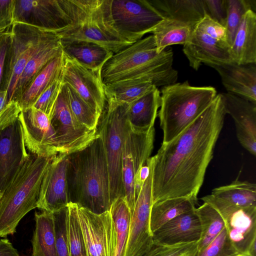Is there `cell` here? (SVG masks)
I'll return each mask as SVG.
<instances>
[{
	"label": "cell",
	"mask_w": 256,
	"mask_h": 256,
	"mask_svg": "<svg viewBox=\"0 0 256 256\" xmlns=\"http://www.w3.org/2000/svg\"><path fill=\"white\" fill-rule=\"evenodd\" d=\"M195 256H242L230 241L224 228L208 246L198 250Z\"/></svg>",
	"instance_id": "cell-40"
},
{
	"label": "cell",
	"mask_w": 256,
	"mask_h": 256,
	"mask_svg": "<svg viewBox=\"0 0 256 256\" xmlns=\"http://www.w3.org/2000/svg\"><path fill=\"white\" fill-rule=\"evenodd\" d=\"M161 104L160 92L154 87L142 96L128 104L127 120L131 128L146 131L154 127Z\"/></svg>",
	"instance_id": "cell-27"
},
{
	"label": "cell",
	"mask_w": 256,
	"mask_h": 256,
	"mask_svg": "<svg viewBox=\"0 0 256 256\" xmlns=\"http://www.w3.org/2000/svg\"><path fill=\"white\" fill-rule=\"evenodd\" d=\"M64 54L52 60L36 75L22 94L16 100L22 111L32 107L44 90L62 74Z\"/></svg>",
	"instance_id": "cell-29"
},
{
	"label": "cell",
	"mask_w": 256,
	"mask_h": 256,
	"mask_svg": "<svg viewBox=\"0 0 256 256\" xmlns=\"http://www.w3.org/2000/svg\"><path fill=\"white\" fill-rule=\"evenodd\" d=\"M34 220L30 256H57L54 214L45 210L36 212Z\"/></svg>",
	"instance_id": "cell-30"
},
{
	"label": "cell",
	"mask_w": 256,
	"mask_h": 256,
	"mask_svg": "<svg viewBox=\"0 0 256 256\" xmlns=\"http://www.w3.org/2000/svg\"><path fill=\"white\" fill-rule=\"evenodd\" d=\"M198 242L165 246L156 256H195Z\"/></svg>",
	"instance_id": "cell-46"
},
{
	"label": "cell",
	"mask_w": 256,
	"mask_h": 256,
	"mask_svg": "<svg viewBox=\"0 0 256 256\" xmlns=\"http://www.w3.org/2000/svg\"><path fill=\"white\" fill-rule=\"evenodd\" d=\"M217 92L214 88L194 86L188 81L164 86L158 116L167 143L180 134L208 106Z\"/></svg>",
	"instance_id": "cell-5"
},
{
	"label": "cell",
	"mask_w": 256,
	"mask_h": 256,
	"mask_svg": "<svg viewBox=\"0 0 256 256\" xmlns=\"http://www.w3.org/2000/svg\"><path fill=\"white\" fill-rule=\"evenodd\" d=\"M64 54V83L70 86L100 116L106 102L101 71L88 70Z\"/></svg>",
	"instance_id": "cell-16"
},
{
	"label": "cell",
	"mask_w": 256,
	"mask_h": 256,
	"mask_svg": "<svg viewBox=\"0 0 256 256\" xmlns=\"http://www.w3.org/2000/svg\"><path fill=\"white\" fill-rule=\"evenodd\" d=\"M194 26L212 38L228 46L225 27L213 20L206 14Z\"/></svg>",
	"instance_id": "cell-43"
},
{
	"label": "cell",
	"mask_w": 256,
	"mask_h": 256,
	"mask_svg": "<svg viewBox=\"0 0 256 256\" xmlns=\"http://www.w3.org/2000/svg\"><path fill=\"white\" fill-rule=\"evenodd\" d=\"M10 37L4 76L0 90H6L8 103L27 63L50 34L36 26L14 22Z\"/></svg>",
	"instance_id": "cell-9"
},
{
	"label": "cell",
	"mask_w": 256,
	"mask_h": 256,
	"mask_svg": "<svg viewBox=\"0 0 256 256\" xmlns=\"http://www.w3.org/2000/svg\"><path fill=\"white\" fill-rule=\"evenodd\" d=\"M226 114L220 94L154 156L152 204L166 199L198 198Z\"/></svg>",
	"instance_id": "cell-1"
},
{
	"label": "cell",
	"mask_w": 256,
	"mask_h": 256,
	"mask_svg": "<svg viewBox=\"0 0 256 256\" xmlns=\"http://www.w3.org/2000/svg\"><path fill=\"white\" fill-rule=\"evenodd\" d=\"M164 18L188 24L193 27L206 14L204 0H148Z\"/></svg>",
	"instance_id": "cell-28"
},
{
	"label": "cell",
	"mask_w": 256,
	"mask_h": 256,
	"mask_svg": "<svg viewBox=\"0 0 256 256\" xmlns=\"http://www.w3.org/2000/svg\"><path fill=\"white\" fill-rule=\"evenodd\" d=\"M206 14L213 20L225 26L226 0H204Z\"/></svg>",
	"instance_id": "cell-44"
},
{
	"label": "cell",
	"mask_w": 256,
	"mask_h": 256,
	"mask_svg": "<svg viewBox=\"0 0 256 256\" xmlns=\"http://www.w3.org/2000/svg\"><path fill=\"white\" fill-rule=\"evenodd\" d=\"M78 215L87 256H115V229L110 210L95 214L78 205Z\"/></svg>",
	"instance_id": "cell-14"
},
{
	"label": "cell",
	"mask_w": 256,
	"mask_h": 256,
	"mask_svg": "<svg viewBox=\"0 0 256 256\" xmlns=\"http://www.w3.org/2000/svg\"><path fill=\"white\" fill-rule=\"evenodd\" d=\"M10 30L0 34V88L2 86L5 63L10 44Z\"/></svg>",
	"instance_id": "cell-47"
},
{
	"label": "cell",
	"mask_w": 256,
	"mask_h": 256,
	"mask_svg": "<svg viewBox=\"0 0 256 256\" xmlns=\"http://www.w3.org/2000/svg\"><path fill=\"white\" fill-rule=\"evenodd\" d=\"M154 156L150 157V172L136 198L131 213L124 256H142L154 244L150 220L152 204Z\"/></svg>",
	"instance_id": "cell-13"
},
{
	"label": "cell",
	"mask_w": 256,
	"mask_h": 256,
	"mask_svg": "<svg viewBox=\"0 0 256 256\" xmlns=\"http://www.w3.org/2000/svg\"><path fill=\"white\" fill-rule=\"evenodd\" d=\"M29 156L22 126L18 118L0 128V190L2 193Z\"/></svg>",
	"instance_id": "cell-18"
},
{
	"label": "cell",
	"mask_w": 256,
	"mask_h": 256,
	"mask_svg": "<svg viewBox=\"0 0 256 256\" xmlns=\"http://www.w3.org/2000/svg\"><path fill=\"white\" fill-rule=\"evenodd\" d=\"M154 138V127L146 131L135 130L131 128L127 120L122 154V178L124 196L131 212L136 200L134 176L150 158Z\"/></svg>",
	"instance_id": "cell-11"
},
{
	"label": "cell",
	"mask_w": 256,
	"mask_h": 256,
	"mask_svg": "<svg viewBox=\"0 0 256 256\" xmlns=\"http://www.w3.org/2000/svg\"><path fill=\"white\" fill-rule=\"evenodd\" d=\"M66 226L70 256H87L76 204L70 202L66 207Z\"/></svg>",
	"instance_id": "cell-39"
},
{
	"label": "cell",
	"mask_w": 256,
	"mask_h": 256,
	"mask_svg": "<svg viewBox=\"0 0 256 256\" xmlns=\"http://www.w3.org/2000/svg\"><path fill=\"white\" fill-rule=\"evenodd\" d=\"M70 108L76 120L90 130H97L100 116L68 84L64 83Z\"/></svg>",
	"instance_id": "cell-37"
},
{
	"label": "cell",
	"mask_w": 256,
	"mask_h": 256,
	"mask_svg": "<svg viewBox=\"0 0 256 256\" xmlns=\"http://www.w3.org/2000/svg\"><path fill=\"white\" fill-rule=\"evenodd\" d=\"M67 182L71 202L95 214L110 210L108 172L102 140L98 132L86 147L68 154Z\"/></svg>",
	"instance_id": "cell-2"
},
{
	"label": "cell",
	"mask_w": 256,
	"mask_h": 256,
	"mask_svg": "<svg viewBox=\"0 0 256 256\" xmlns=\"http://www.w3.org/2000/svg\"><path fill=\"white\" fill-rule=\"evenodd\" d=\"M2 192L0 190V200L2 196Z\"/></svg>",
	"instance_id": "cell-53"
},
{
	"label": "cell",
	"mask_w": 256,
	"mask_h": 256,
	"mask_svg": "<svg viewBox=\"0 0 256 256\" xmlns=\"http://www.w3.org/2000/svg\"><path fill=\"white\" fill-rule=\"evenodd\" d=\"M220 74L228 92L256 103V65L234 62L210 65Z\"/></svg>",
	"instance_id": "cell-23"
},
{
	"label": "cell",
	"mask_w": 256,
	"mask_h": 256,
	"mask_svg": "<svg viewBox=\"0 0 256 256\" xmlns=\"http://www.w3.org/2000/svg\"><path fill=\"white\" fill-rule=\"evenodd\" d=\"M150 172V158L136 172L134 180L135 196L136 198Z\"/></svg>",
	"instance_id": "cell-48"
},
{
	"label": "cell",
	"mask_w": 256,
	"mask_h": 256,
	"mask_svg": "<svg viewBox=\"0 0 256 256\" xmlns=\"http://www.w3.org/2000/svg\"><path fill=\"white\" fill-rule=\"evenodd\" d=\"M74 24L58 34L62 46L74 42L100 45L114 54L132 44L120 37L110 25L104 10V0H74Z\"/></svg>",
	"instance_id": "cell-6"
},
{
	"label": "cell",
	"mask_w": 256,
	"mask_h": 256,
	"mask_svg": "<svg viewBox=\"0 0 256 256\" xmlns=\"http://www.w3.org/2000/svg\"><path fill=\"white\" fill-rule=\"evenodd\" d=\"M201 226L200 238L198 249L200 250L208 246L225 228L224 220L220 214L212 206L204 202L196 208Z\"/></svg>",
	"instance_id": "cell-36"
},
{
	"label": "cell",
	"mask_w": 256,
	"mask_h": 256,
	"mask_svg": "<svg viewBox=\"0 0 256 256\" xmlns=\"http://www.w3.org/2000/svg\"><path fill=\"white\" fill-rule=\"evenodd\" d=\"M129 104L106 98L97 130L104 148L111 202L124 196L122 178V154Z\"/></svg>",
	"instance_id": "cell-7"
},
{
	"label": "cell",
	"mask_w": 256,
	"mask_h": 256,
	"mask_svg": "<svg viewBox=\"0 0 256 256\" xmlns=\"http://www.w3.org/2000/svg\"><path fill=\"white\" fill-rule=\"evenodd\" d=\"M52 157L30 154L3 192L0 200V237L15 233L22 218L38 208L42 182Z\"/></svg>",
	"instance_id": "cell-4"
},
{
	"label": "cell",
	"mask_w": 256,
	"mask_h": 256,
	"mask_svg": "<svg viewBox=\"0 0 256 256\" xmlns=\"http://www.w3.org/2000/svg\"><path fill=\"white\" fill-rule=\"evenodd\" d=\"M256 0H226V18L225 28L227 42L232 46L244 14L250 10L256 12Z\"/></svg>",
	"instance_id": "cell-38"
},
{
	"label": "cell",
	"mask_w": 256,
	"mask_h": 256,
	"mask_svg": "<svg viewBox=\"0 0 256 256\" xmlns=\"http://www.w3.org/2000/svg\"><path fill=\"white\" fill-rule=\"evenodd\" d=\"M62 52L60 36L50 32L27 63L18 80L12 100L16 101L42 68Z\"/></svg>",
	"instance_id": "cell-24"
},
{
	"label": "cell",
	"mask_w": 256,
	"mask_h": 256,
	"mask_svg": "<svg viewBox=\"0 0 256 256\" xmlns=\"http://www.w3.org/2000/svg\"><path fill=\"white\" fill-rule=\"evenodd\" d=\"M210 205L223 218L228 236L234 246L242 256H246L248 248L256 240V207Z\"/></svg>",
	"instance_id": "cell-19"
},
{
	"label": "cell",
	"mask_w": 256,
	"mask_h": 256,
	"mask_svg": "<svg viewBox=\"0 0 256 256\" xmlns=\"http://www.w3.org/2000/svg\"><path fill=\"white\" fill-rule=\"evenodd\" d=\"M62 47L66 56L94 72L102 71L104 64L114 54L108 49L92 42H74Z\"/></svg>",
	"instance_id": "cell-31"
},
{
	"label": "cell",
	"mask_w": 256,
	"mask_h": 256,
	"mask_svg": "<svg viewBox=\"0 0 256 256\" xmlns=\"http://www.w3.org/2000/svg\"><path fill=\"white\" fill-rule=\"evenodd\" d=\"M164 247L165 246H158L154 244L150 249L142 256H156Z\"/></svg>",
	"instance_id": "cell-51"
},
{
	"label": "cell",
	"mask_w": 256,
	"mask_h": 256,
	"mask_svg": "<svg viewBox=\"0 0 256 256\" xmlns=\"http://www.w3.org/2000/svg\"><path fill=\"white\" fill-rule=\"evenodd\" d=\"M194 28L186 22L164 18L152 32L158 53L174 44L184 45L190 39Z\"/></svg>",
	"instance_id": "cell-33"
},
{
	"label": "cell",
	"mask_w": 256,
	"mask_h": 256,
	"mask_svg": "<svg viewBox=\"0 0 256 256\" xmlns=\"http://www.w3.org/2000/svg\"><path fill=\"white\" fill-rule=\"evenodd\" d=\"M50 122L57 137L60 153L70 154L89 144L97 136V130H90L81 124L72 114L63 84Z\"/></svg>",
	"instance_id": "cell-12"
},
{
	"label": "cell",
	"mask_w": 256,
	"mask_h": 256,
	"mask_svg": "<svg viewBox=\"0 0 256 256\" xmlns=\"http://www.w3.org/2000/svg\"><path fill=\"white\" fill-rule=\"evenodd\" d=\"M104 10L114 31L132 44L152 33L164 18L148 0H104Z\"/></svg>",
	"instance_id": "cell-8"
},
{
	"label": "cell",
	"mask_w": 256,
	"mask_h": 256,
	"mask_svg": "<svg viewBox=\"0 0 256 256\" xmlns=\"http://www.w3.org/2000/svg\"><path fill=\"white\" fill-rule=\"evenodd\" d=\"M18 118L26 148L31 154L51 158L60 153L56 133L44 113L32 106L22 111Z\"/></svg>",
	"instance_id": "cell-15"
},
{
	"label": "cell",
	"mask_w": 256,
	"mask_h": 256,
	"mask_svg": "<svg viewBox=\"0 0 256 256\" xmlns=\"http://www.w3.org/2000/svg\"><path fill=\"white\" fill-rule=\"evenodd\" d=\"M154 87L156 86L148 80H130L106 85L104 91L106 98L130 104Z\"/></svg>",
	"instance_id": "cell-34"
},
{
	"label": "cell",
	"mask_w": 256,
	"mask_h": 256,
	"mask_svg": "<svg viewBox=\"0 0 256 256\" xmlns=\"http://www.w3.org/2000/svg\"><path fill=\"white\" fill-rule=\"evenodd\" d=\"M197 204L198 198L186 197L168 198L153 203L150 220L151 234L178 216L194 210Z\"/></svg>",
	"instance_id": "cell-32"
},
{
	"label": "cell",
	"mask_w": 256,
	"mask_h": 256,
	"mask_svg": "<svg viewBox=\"0 0 256 256\" xmlns=\"http://www.w3.org/2000/svg\"><path fill=\"white\" fill-rule=\"evenodd\" d=\"M183 46L189 64L195 70L202 63L210 66L234 62L228 44L212 38L195 26L190 40Z\"/></svg>",
	"instance_id": "cell-21"
},
{
	"label": "cell",
	"mask_w": 256,
	"mask_h": 256,
	"mask_svg": "<svg viewBox=\"0 0 256 256\" xmlns=\"http://www.w3.org/2000/svg\"><path fill=\"white\" fill-rule=\"evenodd\" d=\"M74 18L72 0H14V22L58 34L72 26Z\"/></svg>",
	"instance_id": "cell-10"
},
{
	"label": "cell",
	"mask_w": 256,
	"mask_h": 256,
	"mask_svg": "<svg viewBox=\"0 0 256 256\" xmlns=\"http://www.w3.org/2000/svg\"><path fill=\"white\" fill-rule=\"evenodd\" d=\"M66 207L53 213L57 256H70L67 232Z\"/></svg>",
	"instance_id": "cell-42"
},
{
	"label": "cell",
	"mask_w": 256,
	"mask_h": 256,
	"mask_svg": "<svg viewBox=\"0 0 256 256\" xmlns=\"http://www.w3.org/2000/svg\"><path fill=\"white\" fill-rule=\"evenodd\" d=\"M64 84L62 72L40 95L33 107L44 113L50 118Z\"/></svg>",
	"instance_id": "cell-41"
},
{
	"label": "cell",
	"mask_w": 256,
	"mask_h": 256,
	"mask_svg": "<svg viewBox=\"0 0 256 256\" xmlns=\"http://www.w3.org/2000/svg\"><path fill=\"white\" fill-rule=\"evenodd\" d=\"M8 104L7 90H0V112L4 110Z\"/></svg>",
	"instance_id": "cell-50"
},
{
	"label": "cell",
	"mask_w": 256,
	"mask_h": 256,
	"mask_svg": "<svg viewBox=\"0 0 256 256\" xmlns=\"http://www.w3.org/2000/svg\"><path fill=\"white\" fill-rule=\"evenodd\" d=\"M14 0H0V34L9 31L14 22Z\"/></svg>",
	"instance_id": "cell-45"
},
{
	"label": "cell",
	"mask_w": 256,
	"mask_h": 256,
	"mask_svg": "<svg viewBox=\"0 0 256 256\" xmlns=\"http://www.w3.org/2000/svg\"><path fill=\"white\" fill-rule=\"evenodd\" d=\"M230 53L238 64L256 63V14L253 10H250L243 16Z\"/></svg>",
	"instance_id": "cell-26"
},
{
	"label": "cell",
	"mask_w": 256,
	"mask_h": 256,
	"mask_svg": "<svg viewBox=\"0 0 256 256\" xmlns=\"http://www.w3.org/2000/svg\"><path fill=\"white\" fill-rule=\"evenodd\" d=\"M195 209L178 216L154 232L153 243L169 246L198 242L201 226Z\"/></svg>",
	"instance_id": "cell-22"
},
{
	"label": "cell",
	"mask_w": 256,
	"mask_h": 256,
	"mask_svg": "<svg viewBox=\"0 0 256 256\" xmlns=\"http://www.w3.org/2000/svg\"><path fill=\"white\" fill-rule=\"evenodd\" d=\"M209 204L233 207H256V184L236 178L230 184L212 190L201 198Z\"/></svg>",
	"instance_id": "cell-25"
},
{
	"label": "cell",
	"mask_w": 256,
	"mask_h": 256,
	"mask_svg": "<svg viewBox=\"0 0 256 256\" xmlns=\"http://www.w3.org/2000/svg\"><path fill=\"white\" fill-rule=\"evenodd\" d=\"M246 256H256V240L252 242L248 248Z\"/></svg>",
	"instance_id": "cell-52"
},
{
	"label": "cell",
	"mask_w": 256,
	"mask_h": 256,
	"mask_svg": "<svg viewBox=\"0 0 256 256\" xmlns=\"http://www.w3.org/2000/svg\"><path fill=\"white\" fill-rule=\"evenodd\" d=\"M220 94L226 114L234 120L238 140L256 156V103L229 92Z\"/></svg>",
	"instance_id": "cell-20"
},
{
	"label": "cell",
	"mask_w": 256,
	"mask_h": 256,
	"mask_svg": "<svg viewBox=\"0 0 256 256\" xmlns=\"http://www.w3.org/2000/svg\"><path fill=\"white\" fill-rule=\"evenodd\" d=\"M109 210L115 229V256H124L131 216V212L125 198L122 196L114 200L112 202Z\"/></svg>",
	"instance_id": "cell-35"
},
{
	"label": "cell",
	"mask_w": 256,
	"mask_h": 256,
	"mask_svg": "<svg viewBox=\"0 0 256 256\" xmlns=\"http://www.w3.org/2000/svg\"><path fill=\"white\" fill-rule=\"evenodd\" d=\"M68 154L54 156L44 174L40 185L38 208L54 213L66 208L70 202L67 182Z\"/></svg>",
	"instance_id": "cell-17"
},
{
	"label": "cell",
	"mask_w": 256,
	"mask_h": 256,
	"mask_svg": "<svg viewBox=\"0 0 256 256\" xmlns=\"http://www.w3.org/2000/svg\"><path fill=\"white\" fill-rule=\"evenodd\" d=\"M0 256H20L17 250L8 238L0 240Z\"/></svg>",
	"instance_id": "cell-49"
},
{
	"label": "cell",
	"mask_w": 256,
	"mask_h": 256,
	"mask_svg": "<svg viewBox=\"0 0 256 256\" xmlns=\"http://www.w3.org/2000/svg\"><path fill=\"white\" fill-rule=\"evenodd\" d=\"M173 52L165 49L158 53L153 35H150L114 54L102 68L104 86L116 82L142 79L156 87L176 83L177 70L172 67Z\"/></svg>",
	"instance_id": "cell-3"
}]
</instances>
